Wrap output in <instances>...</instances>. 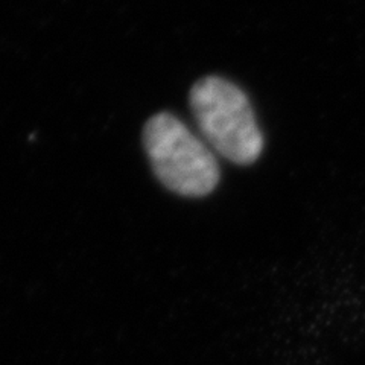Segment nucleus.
<instances>
[{"label": "nucleus", "mask_w": 365, "mask_h": 365, "mask_svg": "<svg viewBox=\"0 0 365 365\" xmlns=\"http://www.w3.org/2000/svg\"><path fill=\"white\" fill-rule=\"evenodd\" d=\"M190 108L204 139L224 158L247 166L260 157L264 135L237 86L220 76H205L190 90Z\"/></svg>", "instance_id": "nucleus-1"}, {"label": "nucleus", "mask_w": 365, "mask_h": 365, "mask_svg": "<svg viewBox=\"0 0 365 365\" xmlns=\"http://www.w3.org/2000/svg\"><path fill=\"white\" fill-rule=\"evenodd\" d=\"M143 143L162 185L181 197L200 198L220 182V165L210 148L169 113L148 120Z\"/></svg>", "instance_id": "nucleus-2"}]
</instances>
